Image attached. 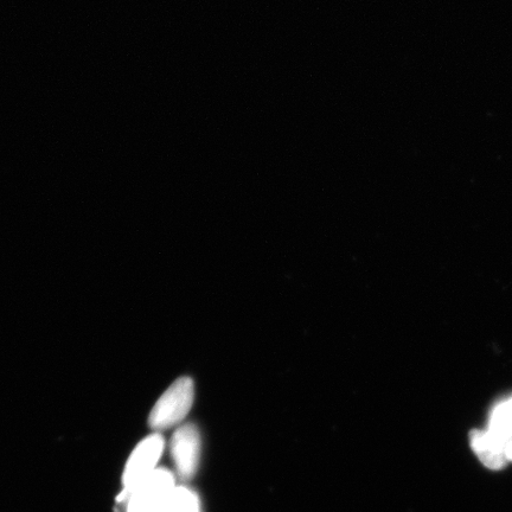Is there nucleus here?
Wrapping results in <instances>:
<instances>
[{
    "label": "nucleus",
    "instance_id": "1",
    "mask_svg": "<svg viewBox=\"0 0 512 512\" xmlns=\"http://www.w3.org/2000/svg\"><path fill=\"white\" fill-rule=\"evenodd\" d=\"M195 400V383L181 377L160 396L149 416V425L156 433L170 430L187 418Z\"/></svg>",
    "mask_w": 512,
    "mask_h": 512
},
{
    "label": "nucleus",
    "instance_id": "2",
    "mask_svg": "<svg viewBox=\"0 0 512 512\" xmlns=\"http://www.w3.org/2000/svg\"><path fill=\"white\" fill-rule=\"evenodd\" d=\"M164 450L165 440L163 435L156 432L140 441L134 448L125 465L123 490L118 496L120 503H125L131 491L159 469V460L162 459Z\"/></svg>",
    "mask_w": 512,
    "mask_h": 512
},
{
    "label": "nucleus",
    "instance_id": "3",
    "mask_svg": "<svg viewBox=\"0 0 512 512\" xmlns=\"http://www.w3.org/2000/svg\"><path fill=\"white\" fill-rule=\"evenodd\" d=\"M177 485L174 473L159 467L127 496L126 512H158Z\"/></svg>",
    "mask_w": 512,
    "mask_h": 512
},
{
    "label": "nucleus",
    "instance_id": "4",
    "mask_svg": "<svg viewBox=\"0 0 512 512\" xmlns=\"http://www.w3.org/2000/svg\"><path fill=\"white\" fill-rule=\"evenodd\" d=\"M201 434L194 424L178 427L172 435L170 452L177 476L183 480L194 478L201 460Z\"/></svg>",
    "mask_w": 512,
    "mask_h": 512
},
{
    "label": "nucleus",
    "instance_id": "5",
    "mask_svg": "<svg viewBox=\"0 0 512 512\" xmlns=\"http://www.w3.org/2000/svg\"><path fill=\"white\" fill-rule=\"evenodd\" d=\"M472 450L480 462L491 470H501L508 463L505 446L488 430L472 431L470 434Z\"/></svg>",
    "mask_w": 512,
    "mask_h": 512
},
{
    "label": "nucleus",
    "instance_id": "6",
    "mask_svg": "<svg viewBox=\"0 0 512 512\" xmlns=\"http://www.w3.org/2000/svg\"><path fill=\"white\" fill-rule=\"evenodd\" d=\"M488 431L504 446L512 439V396L492 409Z\"/></svg>",
    "mask_w": 512,
    "mask_h": 512
},
{
    "label": "nucleus",
    "instance_id": "7",
    "mask_svg": "<svg viewBox=\"0 0 512 512\" xmlns=\"http://www.w3.org/2000/svg\"><path fill=\"white\" fill-rule=\"evenodd\" d=\"M158 512H202L200 498L187 486L177 485Z\"/></svg>",
    "mask_w": 512,
    "mask_h": 512
},
{
    "label": "nucleus",
    "instance_id": "8",
    "mask_svg": "<svg viewBox=\"0 0 512 512\" xmlns=\"http://www.w3.org/2000/svg\"><path fill=\"white\" fill-rule=\"evenodd\" d=\"M505 454H507L508 462H512V439L509 441L507 446H505Z\"/></svg>",
    "mask_w": 512,
    "mask_h": 512
}]
</instances>
